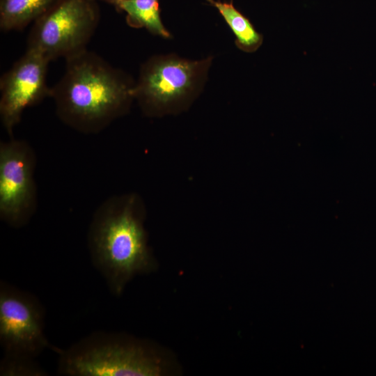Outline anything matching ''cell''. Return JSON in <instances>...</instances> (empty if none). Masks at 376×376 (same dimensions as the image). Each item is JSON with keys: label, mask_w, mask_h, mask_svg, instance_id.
Returning <instances> with one entry per match:
<instances>
[{"label": "cell", "mask_w": 376, "mask_h": 376, "mask_svg": "<svg viewBox=\"0 0 376 376\" xmlns=\"http://www.w3.org/2000/svg\"><path fill=\"white\" fill-rule=\"evenodd\" d=\"M65 61L64 75L50 91L63 123L97 134L128 111L134 84L123 71L87 49Z\"/></svg>", "instance_id": "obj_1"}, {"label": "cell", "mask_w": 376, "mask_h": 376, "mask_svg": "<svg viewBox=\"0 0 376 376\" xmlns=\"http://www.w3.org/2000/svg\"><path fill=\"white\" fill-rule=\"evenodd\" d=\"M143 221L141 200L133 194L107 199L92 219L88 237L91 256L115 295L121 294L134 276L153 267Z\"/></svg>", "instance_id": "obj_2"}, {"label": "cell", "mask_w": 376, "mask_h": 376, "mask_svg": "<svg viewBox=\"0 0 376 376\" xmlns=\"http://www.w3.org/2000/svg\"><path fill=\"white\" fill-rule=\"evenodd\" d=\"M59 354L58 372L70 376H159L165 372L152 348L116 334H93Z\"/></svg>", "instance_id": "obj_3"}, {"label": "cell", "mask_w": 376, "mask_h": 376, "mask_svg": "<svg viewBox=\"0 0 376 376\" xmlns=\"http://www.w3.org/2000/svg\"><path fill=\"white\" fill-rule=\"evenodd\" d=\"M212 61L211 56L191 61L175 54L154 56L141 66L134 98L148 116L176 112L200 91Z\"/></svg>", "instance_id": "obj_4"}, {"label": "cell", "mask_w": 376, "mask_h": 376, "mask_svg": "<svg viewBox=\"0 0 376 376\" xmlns=\"http://www.w3.org/2000/svg\"><path fill=\"white\" fill-rule=\"evenodd\" d=\"M97 0H58L37 19L28 38V49L50 61L67 59L86 49L100 19Z\"/></svg>", "instance_id": "obj_5"}, {"label": "cell", "mask_w": 376, "mask_h": 376, "mask_svg": "<svg viewBox=\"0 0 376 376\" xmlns=\"http://www.w3.org/2000/svg\"><path fill=\"white\" fill-rule=\"evenodd\" d=\"M36 156L25 141L0 143V218L13 228L26 224L36 210Z\"/></svg>", "instance_id": "obj_6"}, {"label": "cell", "mask_w": 376, "mask_h": 376, "mask_svg": "<svg viewBox=\"0 0 376 376\" xmlns=\"http://www.w3.org/2000/svg\"><path fill=\"white\" fill-rule=\"evenodd\" d=\"M0 342L6 355L32 359L51 347L40 304L4 282L0 285Z\"/></svg>", "instance_id": "obj_7"}, {"label": "cell", "mask_w": 376, "mask_h": 376, "mask_svg": "<svg viewBox=\"0 0 376 376\" xmlns=\"http://www.w3.org/2000/svg\"><path fill=\"white\" fill-rule=\"evenodd\" d=\"M49 60L40 52L26 49L0 79V116L10 135L20 122L24 111L47 97L51 88L47 85Z\"/></svg>", "instance_id": "obj_8"}, {"label": "cell", "mask_w": 376, "mask_h": 376, "mask_svg": "<svg viewBox=\"0 0 376 376\" xmlns=\"http://www.w3.org/2000/svg\"><path fill=\"white\" fill-rule=\"evenodd\" d=\"M217 9L235 36V45L238 49L246 52H256L262 45L263 36L257 31L250 19L237 10L233 1L206 0Z\"/></svg>", "instance_id": "obj_9"}, {"label": "cell", "mask_w": 376, "mask_h": 376, "mask_svg": "<svg viewBox=\"0 0 376 376\" xmlns=\"http://www.w3.org/2000/svg\"><path fill=\"white\" fill-rule=\"evenodd\" d=\"M116 10L126 13V22L131 27L145 28L152 35L171 38L162 23L159 0H119Z\"/></svg>", "instance_id": "obj_10"}, {"label": "cell", "mask_w": 376, "mask_h": 376, "mask_svg": "<svg viewBox=\"0 0 376 376\" xmlns=\"http://www.w3.org/2000/svg\"><path fill=\"white\" fill-rule=\"evenodd\" d=\"M58 0H0L2 31L21 30L34 22Z\"/></svg>", "instance_id": "obj_11"}, {"label": "cell", "mask_w": 376, "mask_h": 376, "mask_svg": "<svg viewBox=\"0 0 376 376\" xmlns=\"http://www.w3.org/2000/svg\"><path fill=\"white\" fill-rule=\"evenodd\" d=\"M1 375H45L32 358L6 355L1 363Z\"/></svg>", "instance_id": "obj_12"}, {"label": "cell", "mask_w": 376, "mask_h": 376, "mask_svg": "<svg viewBox=\"0 0 376 376\" xmlns=\"http://www.w3.org/2000/svg\"><path fill=\"white\" fill-rule=\"evenodd\" d=\"M100 1H102L112 5L113 6H114L115 9L117 8V6L119 1V0H100Z\"/></svg>", "instance_id": "obj_13"}]
</instances>
